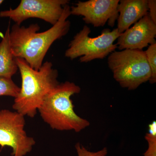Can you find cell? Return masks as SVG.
Returning a JSON list of instances; mask_svg holds the SVG:
<instances>
[{"mask_svg":"<svg viewBox=\"0 0 156 156\" xmlns=\"http://www.w3.org/2000/svg\"><path fill=\"white\" fill-rule=\"evenodd\" d=\"M70 15V7L68 4L57 23L43 32H38L40 27L37 23L27 27L15 23L10 30L9 37L15 58H23L32 68L39 70L51 45L68 33L71 23L68 18Z\"/></svg>","mask_w":156,"mask_h":156,"instance_id":"obj_1","label":"cell"},{"mask_svg":"<svg viewBox=\"0 0 156 156\" xmlns=\"http://www.w3.org/2000/svg\"><path fill=\"white\" fill-rule=\"evenodd\" d=\"M16 61L21 86L12 108L24 116L34 118L46 96L59 83L58 71L49 61L43 63L39 70L32 68L22 58H16Z\"/></svg>","mask_w":156,"mask_h":156,"instance_id":"obj_2","label":"cell"},{"mask_svg":"<svg viewBox=\"0 0 156 156\" xmlns=\"http://www.w3.org/2000/svg\"><path fill=\"white\" fill-rule=\"evenodd\" d=\"M80 91V87L73 82L59 83L38 110L43 121L52 129L60 131L79 132L88 127L90 123L76 114L71 98Z\"/></svg>","mask_w":156,"mask_h":156,"instance_id":"obj_3","label":"cell"},{"mask_svg":"<svg viewBox=\"0 0 156 156\" xmlns=\"http://www.w3.org/2000/svg\"><path fill=\"white\" fill-rule=\"evenodd\" d=\"M108 63L115 80L129 90L137 89L149 81L151 76L145 51L143 50L115 51L109 55Z\"/></svg>","mask_w":156,"mask_h":156,"instance_id":"obj_4","label":"cell"},{"mask_svg":"<svg viewBox=\"0 0 156 156\" xmlns=\"http://www.w3.org/2000/svg\"><path fill=\"white\" fill-rule=\"evenodd\" d=\"M91 30L84 26L71 41L65 56L71 60L80 57L81 62H88L94 59H103L115 51L118 48L114 42L121 34L118 29L111 31L104 30L100 35L90 37Z\"/></svg>","mask_w":156,"mask_h":156,"instance_id":"obj_5","label":"cell"},{"mask_svg":"<svg viewBox=\"0 0 156 156\" xmlns=\"http://www.w3.org/2000/svg\"><path fill=\"white\" fill-rule=\"evenodd\" d=\"M24 116L8 109L0 110V146L12 149V156H25L36 144L24 130Z\"/></svg>","mask_w":156,"mask_h":156,"instance_id":"obj_6","label":"cell"},{"mask_svg":"<svg viewBox=\"0 0 156 156\" xmlns=\"http://www.w3.org/2000/svg\"><path fill=\"white\" fill-rule=\"evenodd\" d=\"M69 2L68 0H21L15 9L1 11L0 17H9L19 26L30 18L43 20L53 26L60 19L64 6Z\"/></svg>","mask_w":156,"mask_h":156,"instance_id":"obj_7","label":"cell"},{"mask_svg":"<svg viewBox=\"0 0 156 156\" xmlns=\"http://www.w3.org/2000/svg\"><path fill=\"white\" fill-rule=\"evenodd\" d=\"M119 0H89L79 1L76 6L70 7L71 15L82 16L83 20L94 27H103L108 22L114 27L119 17Z\"/></svg>","mask_w":156,"mask_h":156,"instance_id":"obj_8","label":"cell"},{"mask_svg":"<svg viewBox=\"0 0 156 156\" xmlns=\"http://www.w3.org/2000/svg\"><path fill=\"white\" fill-rule=\"evenodd\" d=\"M156 24L148 14L121 34L116 44L120 50H142L156 43Z\"/></svg>","mask_w":156,"mask_h":156,"instance_id":"obj_9","label":"cell"},{"mask_svg":"<svg viewBox=\"0 0 156 156\" xmlns=\"http://www.w3.org/2000/svg\"><path fill=\"white\" fill-rule=\"evenodd\" d=\"M118 11L117 28L122 34L148 14L147 0H120Z\"/></svg>","mask_w":156,"mask_h":156,"instance_id":"obj_10","label":"cell"},{"mask_svg":"<svg viewBox=\"0 0 156 156\" xmlns=\"http://www.w3.org/2000/svg\"><path fill=\"white\" fill-rule=\"evenodd\" d=\"M10 27L0 42V76L12 78L18 69L10 45Z\"/></svg>","mask_w":156,"mask_h":156,"instance_id":"obj_11","label":"cell"},{"mask_svg":"<svg viewBox=\"0 0 156 156\" xmlns=\"http://www.w3.org/2000/svg\"><path fill=\"white\" fill-rule=\"evenodd\" d=\"M20 87L12 78L0 76V96H10L15 98L19 94Z\"/></svg>","mask_w":156,"mask_h":156,"instance_id":"obj_12","label":"cell"},{"mask_svg":"<svg viewBox=\"0 0 156 156\" xmlns=\"http://www.w3.org/2000/svg\"><path fill=\"white\" fill-rule=\"evenodd\" d=\"M148 132L145 138L148 143V148L143 156H156V122L153 121L149 125Z\"/></svg>","mask_w":156,"mask_h":156,"instance_id":"obj_13","label":"cell"},{"mask_svg":"<svg viewBox=\"0 0 156 156\" xmlns=\"http://www.w3.org/2000/svg\"><path fill=\"white\" fill-rule=\"evenodd\" d=\"M145 53L151 71V76L149 82L154 83L156 82V43L150 45Z\"/></svg>","mask_w":156,"mask_h":156,"instance_id":"obj_14","label":"cell"},{"mask_svg":"<svg viewBox=\"0 0 156 156\" xmlns=\"http://www.w3.org/2000/svg\"><path fill=\"white\" fill-rule=\"evenodd\" d=\"M78 156H106L108 153L107 149L104 148L101 150L97 152H91L87 150L80 143H77L75 145Z\"/></svg>","mask_w":156,"mask_h":156,"instance_id":"obj_15","label":"cell"},{"mask_svg":"<svg viewBox=\"0 0 156 156\" xmlns=\"http://www.w3.org/2000/svg\"><path fill=\"white\" fill-rule=\"evenodd\" d=\"M148 14L153 21L156 24V1L147 0Z\"/></svg>","mask_w":156,"mask_h":156,"instance_id":"obj_16","label":"cell"},{"mask_svg":"<svg viewBox=\"0 0 156 156\" xmlns=\"http://www.w3.org/2000/svg\"><path fill=\"white\" fill-rule=\"evenodd\" d=\"M4 2V1L3 0H0V5H2V3Z\"/></svg>","mask_w":156,"mask_h":156,"instance_id":"obj_17","label":"cell"}]
</instances>
